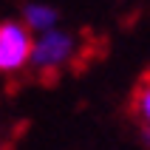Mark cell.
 Returning a JSON list of instances; mask_svg holds the SVG:
<instances>
[{
	"label": "cell",
	"mask_w": 150,
	"mask_h": 150,
	"mask_svg": "<svg viewBox=\"0 0 150 150\" xmlns=\"http://www.w3.org/2000/svg\"><path fill=\"white\" fill-rule=\"evenodd\" d=\"M76 48H79L76 34L54 25V28L40 31L37 37H34L28 65H34L40 74H54V71H62V68L74 59Z\"/></svg>",
	"instance_id": "1"
},
{
	"label": "cell",
	"mask_w": 150,
	"mask_h": 150,
	"mask_svg": "<svg viewBox=\"0 0 150 150\" xmlns=\"http://www.w3.org/2000/svg\"><path fill=\"white\" fill-rule=\"evenodd\" d=\"M34 34L23 20L0 23V74H14L28 65Z\"/></svg>",
	"instance_id": "2"
},
{
	"label": "cell",
	"mask_w": 150,
	"mask_h": 150,
	"mask_svg": "<svg viewBox=\"0 0 150 150\" xmlns=\"http://www.w3.org/2000/svg\"><path fill=\"white\" fill-rule=\"evenodd\" d=\"M130 113L136 116V122L142 125V139L150 147V71L136 82L133 96H130Z\"/></svg>",
	"instance_id": "3"
},
{
	"label": "cell",
	"mask_w": 150,
	"mask_h": 150,
	"mask_svg": "<svg viewBox=\"0 0 150 150\" xmlns=\"http://www.w3.org/2000/svg\"><path fill=\"white\" fill-rule=\"evenodd\" d=\"M57 20H59L57 8L48 6V3H37V0H31V3L23 6V23L31 28V34H40V31L54 28Z\"/></svg>",
	"instance_id": "4"
},
{
	"label": "cell",
	"mask_w": 150,
	"mask_h": 150,
	"mask_svg": "<svg viewBox=\"0 0 150 150\" xmlns=\"http://www.w3.org/2000/svg\"><path fill=\"white\" fill-rule=\"evenodd\" d=\"M0 150H3V144H0Z\"/></svg>",
	"instance_id": "5"
}]
</instances>
